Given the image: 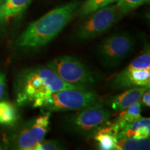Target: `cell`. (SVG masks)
<instances>
[{"label":"cell","instance_id":"15","mask_svg":"<svg viewBox=\"0 0 150 150\" xmlns=\"http://www.w3.org/2000/svg\"><path fill=\"white\" fill-rule=\"evenodd\" d=\"M149 149V139L147 138H123L116 143L117 150H145Z\"/></svg>","mask_w":150,"mask_h":150},{"label":"cell","instance_id":"17","mask_svg":"<svg viewBox=\"0 0 150 150\" xmlns=\"http://www.w3.org/2000/svg\"><path fill=\"white\" fill-rule=\"evenodd\" d=\"M117 0H86L77 12L81 17L88 16L90 14L106 6L111 4Z\"/></svg>","mask_w":150,"mask_h":150},{"label":"cell","instance_id":"9","mask_svg":"<svg viewBox=\"0 0 150 150\" xmlns=\"http://www.w3.org/2000/svg\"><path fill=\"white\" fill-rule=\"evenodd\" d=\"M149 85L150 68L127 69L125 67L110 81V87L113 89H128Z\"/></svg>","mask_w":150,"mask_h":150},{"label":"cell","instance_id":"20","mask_svg":"<svg viewBox=\"0 0 150 150\" xmlns=\"http://www.w3.org/2000/svg\"><path fill=\"white\" fill-rule=\"evenodd\" d=\"M6 88V79L4 73L0 72V101L3 98Z\"/></svg>","mask_w":150,"mask_h":150},{"label":"cell","instance_id":"14","mask_svg":"<svg viewBox=\"0 0 150 150\" xmlns=\"http://www.w3.org/2000/svg\"><path fill=\"white\" fill-rule=\"evenodd\" d=\"M32 0H5L1 10L0 23L17 16L27 8Z\"/></svg>","mask_w":150,"mask_h":150},{"label":"cell","instance_id":"7","mask_svg":"<svg viewBox=\"0 0 150 150\" xmlns=\"http://www.w3.org/2000/svg\"><path fill=\"white\" fill-rule=\"evenodd\" d=\"M111 114L101 104L77 110L65 119L66 126L81 136L91 137L109 121Z\"/></svg>","mask_w":150,"mask_h":150},{"label":"cell","instance_id":"3","mask_svg":"<svg viewBox=\"0 0 150 150\" xmlns=\"http://www.w3.org/2000/svg\"><path fill=\"white\" fill-rule=\"evenodd\" d=\"M47 66L60 78L82 90L91 88L97 81V74L76 58L61 56L48 62Z\"/></svg>","mask_w":150,"mask_h":150},{"label":"cell","instance_id":"19","mask_svg":"<svg viewBox=\"0 0 150 150\" xmlns=\"http://www.w3.org/2000/svg\"><path fill=\"white\" fill-rule=\"evenodd\" d=\"M64 148V145L59 140L43 139L35 147L34 150H59Z\"/></svg>","mask_w":150,"mask_h":150},{"label":"cell","instance_id":"10","mask_svg":"<svg viewBox=\"0 0 150 150\" xmlns=\"http://www.w3.org/2000/svg\"><path fill=\"white\" fill-rule=\"evenodd\" d=\"M149 89V86H141L128 88L124 93L111 97L109 100L110 108L115 111L126 109L131 104L138 102L144 92Z\"/></svg>","mask_w":150,"mask_h":150},{"label":"cell","instance_id":"1","mask_svg":"<svg viewBox=\"0 0 150 150\" xmlns=\"http://www.w3.org/2000/svg\"><path fill=\"white\" fill-rule=\"evenodd\" d=\"M15 88L18 104H31L34 108L39 102L56 92L66 89L82 90L66 83L50 67L41 65L20 72Z\"/></svg>","mask_w":150,"mask_h":150},{"label":"cell","instance_id":"4","mask_svg":"<svg viewBox=\"0 0 150 150\" xmlns=\"http://www.w3.org/2000/svg\"><path fill=\"white\" fill-rule=\"evenodd\" d=\"M136 40L128 33H116L105 38L96 48L99 63L107 68H115L133 53Z\"/></svg>","mask_w":150,"mask_h":150},{"label":"cell","instance_id":"13","mask_svg":"<svg viewBox=\"0 0 150 150\" xmlns=\"http://www.w3.org/2000/svg\"><path fill=\"white\" fill-rule=\"evenodd\" d=\"M141 117V102L139 100L131 104L126 109L121 110L120 113L112 122L117 128L118 132H120L131 123Z\"/></svg>","mask_w":150,"mask_h":150},{"label":"cell","instance_id":"11","mask_svg":"<svg viewBox=\"0 0 150 150\" xmlns=\"http://www.w3.org/2000/svg\"><path fill=\"white\" fill-rule=\"evenodd\" d=\"M118 130L113 122L108 121L99 129L93 137L97 142L99 149L113 150L115 149L118 140Z\"/></svg>","mask_w":150,"mask_h":150},{"label":"cell","instance_id":"22","mask_svg":"<svg viewBox=\"0 0 150 150\" xmlns=\"http://www.w3.org/2000/svg\"><path fill=\"white\" fill-rule=\"evenodd\" d=\"M4 2H5V0H0V17H1V10H2V7Z\"/></svg>","mask_w":150,"mask_h":150},{"label":"cell","instance_id":"12","mask_svg":"<svg viewBox=\"0 0 150 150\" xmlns=\"http://www.w3.org/2000/svg\"><path fill=\"white\" fill-rule=\"evenodd\" d=\"M150 135V120L149 117H141L129 125L117 135L118 139L123 138H147Z\"/></svg>","mask_w":150,"mask_h":150},{"label":"cell","instance_id":"5","mask_svg":"<svg viewBox=\"0 0 150 150\" xmlns=\"http://www.w3.org/2000/svg\"><path fill=\"white\" fill-rule=\"evenodd\" d=\"M100 104L95 93L79 89H66L56 92L38 103L35 108L47 111L77 110Z\"/></svg>","mask_w":150,"mask_h":150},{"label":"cell","instance_id":"23","mask_svg":"<svg viewBox=\"0 0 150 150\" xmlns=\"http://www.w3.org/2000/svg\"><path fill=\"white\" fill-rule=\"evenodd\" d=\"M0 149H1V145H0Z\"/></svg>","mask_w":150,"mask_h":150},{"label":"cell","instance_id":"8","mask_svg":"<svg viewBox=\"0 0 150 150\" xmlns=\"http://www.w3.org/2000/svg\"><path fill=\"white\" fill-rule=\"evenodd\" d=\"M50 117V112H47L26 124L13 137V147L21 150H34L48 132Z\"/></svg>","mask_w":150,"mask_h":150},{"label":"cell","instance_id":"2","mask_svg":"<svg viewBox=\"0 0 150 150\" xmlns=\"http://www.w3.org/2000/svg\"><path fill=\"white\" fill-rule=\"evenodd\" d=\"M79 2H69L31 22L16 40V46L24 49H38L45 46L57 36L74 18Z\"/></svg>","mask_w":150,"mask_h":150},{"label":"cell","instance_id":"21","mask_svg":"<svg viewBox=\"0 0 150 150\" xmlns=\"http://www.w3.org/2000/svg\"><path fill=\"white\" fill-rule=\"evenodd\" d=\"M140 102H142V104L145 105L147 107L149 108L150 106V92L148 89L147 91L144 92L142 95L140 97Z\"/></svg>","mask_w":150,"mask_h":150},{"label":"cell","instance_id":"16","mask_svg":"<svg viewBox=\"0 0 150 150\" xmlns=\"http://www.w3.org/2000/svg\"><path fill=\"white\" fill-rule=\"evenodd\" d=\"M18 112L12 103L0 101V124L5 126H13L18 121Z\"/></svg>","mask_w":150,"mask_h":150},{"label":"cell","instance_id":"18","mask_svg":"<svg viewBox=\"0 0 150 150\" xmlns=\"http://www.w3.org/2000/svg\"><path fill=\"white\" fill-rule=\"evenodd\" d=\"M147 1L149 0H117L116 5L125 16Z\"/></svg>","mask_w":150,"mask_h":150},{"label":"cell","instance_id":"6","mask_svg":"<svg viewBox=\"0 0 150 150\" xmlns=\"http://www.w3.org/2000/svg\"><path fill=\"white\" fill-rule=\"evenodd\" d=\"M80 24L72 35L76 41L93 39L108 31L124 16L115 4H109L97 9Z\"/></svg>","mask_w":150,"mask_h":150}]
</instances>
